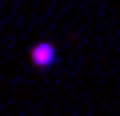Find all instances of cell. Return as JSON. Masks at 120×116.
<instances>
[{"label":"cell","instance_id":"1","mask_svg":"<svg viewBox=\"0 0 120 116\" xmlns=\"http://www.w3.org/2000/svg\"><path fill=\"white\" fill-rule=\"evenodd\" d=\"M28 56H32L36 68H52V64H56V48H52V44H32Z\"/></svg>","mask_w":120,"mask_h":116}]
</instances>
